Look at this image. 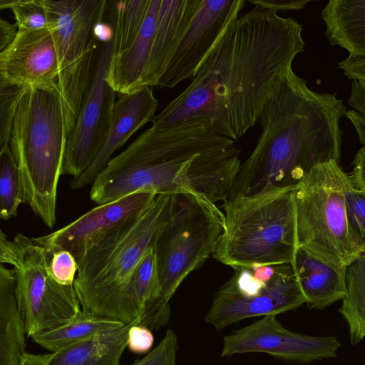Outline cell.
<instances>
[{"label":"cell","instance_id":"obj_1","mask_svg":"<svg viewBox=\"0 0 365 365\" xmlns=\"http://www.w3.org/2000/svg\"><path fill=\"white\" fill-rule=\"evenodd\" d=\"M303 26L254 6L225 29L189 86L155 116L152 126L205 120L234 141L259 120L275 88L304 51Z\"/></svg>","mask_w":365,"mask_h":365},{"label":"cell","instance_id":"obj_2","mask_svg":"<svg viewBox=\"0 0 365 365\" xmlns=\"http://www.w3.org/2000/svg\"><path fill=\"white\" fill-rule=\"evenodd\" d=\"M346 112L336 93L310 89L291 67L262 111L261 135L228 198L296 187L317 164L339 163Z\"/></svg>","mask_w":365,"mask_h":365},{"label":"cell","instance_id":"obj_3","mask_svg":"<svg viewBox=\"0 0 365 365\" xmlns=\"http://www.w3.org/2000/svg\"><path fill=\"white\" fill-rule=\"evenodd\" d=\"M67 133L58 84L29 87L14 118L10 149L19 168L24 203L49 228L56 221V200Z\"/></svg>","mask_w":365,"mask_h":365},{"label":"cell","instance_id":"obj_4","mask_svg":"<svg viewBox=\"0 0 365 365\" xmlns=\"http://www.w3.org/2000/svg\"><path fill=\"white\" fill-rule=\"evenodd\" d=\"M295 187L227 199L212 256L232 268L292 263L297 250Z\"/></svg>","mask_w":365,"mask_h":365},{"label":"cell","instance_id":"obj_5","mask_svg":"<svg viewBox=\"0 0 365 365\" xmlns=\"http://www.w3.org/2000/svg\"><path fill=\"white\" fill-rule=\"evenodd\" d=\"M169 197L157 195L140 215L88 251L73 284L82 311L117 320L122 290L141 259L154 247Z\"/></svg>","mask_w":365,"mask_h":365},{"label":"cell","instance_id":"obj_6","mask_svg":"<svg viewBox=\"0 0 365 365\" xmlns=\"http://www.w3.org/2000/svg\"><path fill=\"white\" fill-rule=\"evenodd\" d=\"M349 175L330 160L315 165L295 187L297 248L346 268L362 252L350 233L345 193Z\"/></svg>","mask_w":365,"mask_h":365},{"label":"cell","instance_id":"obj_7","mask_svg":"<svg viewBox=\"0 0 365 365\" xmlns=\"http://www.w3.org/2000/svg\"><path fill=\"white\" fill-rule=\"evenodd\" d=\"M225 215L205 197L170 195L154 250L162 299L169 303L182 281L215 252Z\"/></svg>","mask_w":365,"mask_h":365},{"label":"cell","instance_id":"obj_8","mask_svg":"<svg viewBox=\"0 0 365 365\" xmlns=\"http://www.w3.org/2000/svg\"><path fill=\"white\" fill-rule=\"evenodd\" d=\"M58 61L67 138L78 120L91 83L100 43L95 26L103 21L107 0H42Z\"/></svg>","mask_w":365,"mask_h":365},{"label":"cell","instance_id":"obj_9","mask_svg":"<svg viewBox=\"0 0 365 365\" xmlns=\"http://www.w3.org/2000/svg\"><path fill=\"white\" fill-rule=\"evenodd\" d=\"M50 257L34 237L19 233L10 241L0 230V262L13 266L16 299L28 337L59 327L82 311L74 287L60 284L51 274Z\"/></svg>","mask_w":365,"mask_h":365},{"label":"cell","instance_id":"obj_10","mask_svg":"<svg viewBox=\"0 0 365 365\" xmlns=\"http://www.w3.org/2000/svg\"><path fill=\"white\" fill-rule=\"evenodd\" d=\"M216 292L205 321L217 331L240 320L277 316L305 303L292 264L233 268Z\"/></svg>","mask_w":365,"mask_h":365},{"label":"cell","instance_id":"obj_11","mask_svg":"<svg viewBox=\"0 0 365 365\" xmlns=\"http://www.w3.org/2000/svg\"><path fill=\"white\" fill-rule=\"evenodd\" d=\"M114 38L100 43L91 83L75 127L67 138L61 175L81 176L94 162L106 138L116 101V92L107 81Z\"/></svg>","mask_w":365,"mask_h":365},{"label":"cell","instance_id":"obj_12","mask_svg":"<svg viewBox=\"0 0 365 365\" xmlns=\"http://www.w3.org/2000/svg\"><path fill=\"white\" fill-rule=\"evenodd\" d=\"M341 344L334 336H311L286 329L275 316L262 319L224 336L221 356L261 352L297 363L332 359Z\"/></svg>","mask_w":365,"mask_h":365},{"label":"cell","instance_id":"obj_13","mask_svg":"<svg viewBox=\"0 0 365 365\" xmlns=\"http://www.w3.org/2000/svg\"><path fill=\"white\" fill-rule=\"evenodd\" d=\"M245 0H200L190 24L174 49L157 86L172 88L192 79Z\"/></svg>","mask_w":365,"mask_h":365},{"label":"cell","instance_id":"obj_14","mask_svg":"<svg viewBox=\"0 0 365 365\" xmlns=\"http://www.w3.org/2000/svg\"><path fill=\"white\" fill-rule=\"evenodd\" d=\"M156 195L135 192L98 205L65 227L46 235L34 237L51 255L65 250L78 267L88 251L111 232L140 215Z\"/></svg>","mask_w":365,"mask_h":365},{"label":"cell","instance_id":"obj_15","mask_svg":"<svg viewBox=\"0 0 365 365\" xmlns=\"http://www.w3.org/2000/svg\"><path fill=\"white\" fill-rule=\"evenodd\" d=\"M58 61L53 37L46 27L19 31L0 53V80L25 88L57 83Z\"/></svg>","mask_w":365,"mask_h":365},{"label":"cell","instance_id":"obj_16","mask_svg":"<svg viewBox=\"0 0 365 365\" xmlns=\"http://www.w3.org/2000/svg\"><path fill=\"white\" fill-rule=\"evenodd\" d=\"M158 106L152 88L145 86L133 93L120 94L116 100L110 126L103 147L94 162L81 176L73 178L70 186L78 190L92 184L98 173L137 130L152 122Z\"/></svg>","mask_w":365,"mask_h":365},{"label":"cell","instance_id":"obj_17","mask_svg":"<svg viewBox=\"0 0 365 365\" xmlns=\"http://www.w3.org/2000/svg\"><path fill=\"white\" fill-rule=\"evenodd\" d=\"M200 0H161L143 87L157 86Z\"/></svg>","mask_w":365,"mask_h":365},{"label":"cell","instance_id":"obj_18","mask_svg":"<svg viewBox=\"0 0 365 365\" xmlns=\"http://www.w3.org/2000/svg\"><path fill=\"white\" fill-rule=\"evenodd\" d=\"M161 0H150L140 28L133 43L125 50L113 53L107 81L120 94H128L143 88Z\"/></svg>","mask_w":365,"mask_h":365},{"label":"cell","instance_id":"obj_19","mask_svg":"<svg viewBox=\"0 0 365 365\" xmlns=\"http://www.w3.org/2000/svg\"><path fill=\"white\" fill-rule=\"evenodd\" d=\"M292 264L309 308L323 309L344 298L346 268L330 264L301 247L297 248Z\"/></svg>","mask_w":365,"mask_h":365},{"label":"cell","instance_id":"obj_20","mask_svg":"<svg viewBox=\"0 0 365 365\" xmlns=\"http://www.w3.org/2000/svg\"><path fill=\"white\" fill-rule=\"evenodd\" d=\"M324 35L331 46L365 57V0H330L321 11Z\"/></svg>","mask_w":365,"mask_h":365},{"label":"cell","instance_id":"obj_21","mask_svg":"<svg viewBox=\"0 0 365 365\" xmlns=\"http://www.w3.org/2000/svg\"><path fill=\"white\" fill-rule=\"evenodd\" d=\"M134 324H125L51 352L48 365H120L121 356L128 346V331Z\"/></svg>","mask_w":365,"mask_h":365},{"label":"cell","instance_id":"obj_22","mask_svg":"<svg viewBox=\"0 0 365 365\" xmlns=\"http://www.w3.org/2000/svg\"><path fill=\"white\" fill-rule=\"evenodd\" d=\"M24 323L16 299L14 269L0 265V365H20L26 353Z\"/></svg>","mask_w":365,"mask_h":365},{"label":"cell","instance_id":"obj_23","mask_svg":"<svg viewBox=\"0 0 365 365\" xmlns=\"http://www.w3.org/2000/svg\"><path fill=\"white\" fill-rule=\"evenodd\" d=\"M125 324L81 311L69 322L33 336L32 341L51 352L102 333L116 329Z\"/></svg>","mask_w":365,"mask_h":365},{"label":"cell","instance_id":"obj_24","mask_svg":"<svg viewBox=\"0 0 365 365\" xmlns=\"http://www.w3.org/2000/svg\"><path fill=\"white\" fill-rule=\"evenodd\" d=\"M346 293L339 309L345 320L350 342L356 344L365 338V253L346 269Z\"/></svg>","mask_w":365,"mask_h":365},{"label":"cell","instance_id":"obj_25","mask_svg":"<svg viewBox=\"0 0 365 365\" xmlns=\"http://www.w3.org/2000/svg\"><path fill=\"white\" fill-rule=\"evenodd\" d=\"M150 0L108 1L106 13L114 29V53L127 48L138 36Z\"/></svg>","mask_w":365,"mask_h":365},{"label":"cell","instance_id":"obj_26","mask_svg":"<svg viewBox=\"0 0 365 365\" xmlns=\"http://www.w3.org/2000/svg\"><path fill=\"white\" fill-rule=\"evenodd\" d=\"M24 203L19 168L8 146L0 152V217L7 220L17 215Z\"/></svg>","mask_w":365,"mask_h":365},{"label":"cell","instance_id":"obj_27","mask_svg":"<svg viewBox=\"0 0 365 365\" xmlns=\"http://www.w3.org/2000/svg\"><path fill=\"white\" fill-rule=\"evenodd\" d=\"M0 9L12 11L19 31L38 29L48 26L42 0H0Z\"/></svg>","mask_w":365,"mask_h":365},{"label":"cell","instance_id":"obj_28","mask_svg":"<svg viewBox=\"0 0 365 365\" xmlns=\"http://www.w3.org/2000/svg\"><path fill=\"white\" fill-rule=\"evenodd\" d=\"M26 88L0 80V152L9 146L14 118Z\"/></svg>","mask_w":365,"mask_h":365},{"label":"cell","instance_id":"obj_29","mask_svg":"<svg viewBox=\"0 0 365 365\" xmlns=\"http://www.w3.org/2000/svg\"><path fill=\"white\" fill-rule=\"evenodd\" d=\"M349 229L356 245L365 253V191L351 185L345 193Z\"/></svg>","mask_w":365,"mask_h":365},{"label":"cell","instance_id":"obj_30","mask_svg":"<svg viewBox=\"0 0 365 365\" xmlns=\"http://www.w3.org/2000/svg\"><path fill=\"white\" fill-rule=\"evenodd\" d=\"M176 334L168 329L160 343L147 355L132 365H176L178 351Z\"/></svg>","mask_w":365,"mask_h":365},{"label":"cell","instance_id":"obj_31","mask_svg":"<svg viewBox=\"0 0 365 365\" xmlns=\"http://www.w3.org/2000/svg\"><path fill=\"white\" fill-rule=\"evenodd\" d=\"M48 268L53 279L60 284L73 286L78 265L73 255L65 250H58L51 255Z\"/></svg>","mask_w":365,"mask_h":365},{"label":"cell","instance_id":"obj_32","mask_svg":"<svg viewBox=\"0 0 365 365\" xmlns=\"http://www.w3.org/2000/svg\"><path fill=\"white\" fill-rule=\"evenodd\" d=\"M154 336L150 329L146 327L133 324L128 336V348L135 354H145L152 348Z\"/></svg>","mask_w":365,"mask_h":365},{"label":"cell","instance_id":"obj_33","mask_svg":"<svg viewBox=\"0 0 365 365\" xmlns=\"http://www.w3.org/2000/svg\"><path fill=\"white\" fill-rule=\"evenodd\" d=\"M311 0H248L254 6L277 11H299L303 9Z\"/></svg>","mask_w":365,"mask_h":365},{"label":"cell","instance_id":"obj_34","mask_svg":"<svg viewBox=\"0 0 365 365\" xmlns=\"http://www.w3.org/2000/svg\"><path fill=\"white\" fill-rule=\"evenodd\" d=\"M339 68L350 80L365 81V57H347L339 63Z\"/></svg>","mask_w":365,"mask_h":365},{"label":"cell","instance_id":"obj_35","mask_svg":"<svg viewBox=\"0 0 365 365\" xmlns=\"http://www.w3.org/2000/svg\"><path fill=\"white\" fill-rule=\"evenodd\" d=\"M353 169L349 175L351 185L356 189L365 191V147L355 155Z\"/></svg>","mask_w":365,"mask_h":365},{"label":"cell","instance_id":"obj_36","mask_svg":"<svg viewBox=\"0 0 365 365\" xmlns=\"http://www.w3.org/2000/svg\"><path fill=\"white\" fill-rule=\"evenodd\" d=\"M19 32L17 24L0 19V53L6 49L15 40Z\"/></svg>","mask_w":365,"mask_h":365},{"label":"cell","instance_id":"obj_37","mask_svg":"<svg viewBox=\"0 0 365 365\" xmlns=\"http://www.w3.org/2000/svg\"><path fill=\"white\" fill-rule=\"evenodd\" d=\"M345 116L354 125L361 143L365 147V115L354 109H350L346 112Z\"/></svg>","mask_w":365,"mask_h":365},{"label":"cell","instance_id":"obj_38","mask_svg":"<svg viewBox=\"0 0 365 365\" xmlns=\"http://www.w3.org/2000/svg\"><path fill=\"white\" fill-rule=\"evenodd\" d=\"M95 34L99 43H106L114 38V29L108 21H100L95 26Z\"/></svg>","mask_w":365,"mask_h":365},{"label":"cell","instance_id":"obj_39","mask_svg":"<svg viewBox=\"0 0 365 365\" xmlns=\"http://www.w3.org/2000/svg\"><path fill=\"white\" fill-rule=\"evenodd\" d=\"M49 354H39L25 353L21 359L20 365H48Z\"/></svg>","mask_w":365,"mask_h":365},{"label":"cell","instance_id":"obj_40","mask_svg":"<svg viewBox=\"0 0 365 365\" xmlns=\"http://www.w3.org/2000/svg\"><path fill=\"white\" fill-rule=\"evenodd\" d=\"M351 107L365 115V83L354 95Z\"/></svg>","mask_w":365,"mask_h":365}]
</instances>
